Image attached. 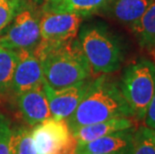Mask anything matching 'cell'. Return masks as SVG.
Wrapping results in <instances>:
<instances>
[{
    "label": "cell",
    "mask_w": 155,
    "mask_h": 154,
    "mask_svg": "<svg viewBox=\"0 0 155 154\" xmlns=\"http://www.w3.org/2000/svg\"><path fill=\"white\" fill-rule=\"evenodd\" d=\"M34 53L41 62L44 82L53 89L72 86L92 75L76 37L57 43L41 41Z\"/></svg>",
    "instance_id": "cell-1"
},
{
    "label": "cell",
    "mask_w": 155,
    "mask_h": 154,
    "mask_svg": "<svg viewBox=\"0 0 155 154\" xmlns=\"http://www.w3.org/2000/svg\"><path fill=\"white\" fill-rule=\"evenodd\" d=\"M122 117H133L132 110L122 95L119 85L107 74H101L91 80L76 110L65 121L73 132L81 126Z\"/></svg>",
    "instance_id": "cell-2"
},
{
    "label": "cell",
    "mask_w": 155,
    "mask_h": 154,
    "mask_svg": "<svg viewBox=\"0 0 155 154\" xmlns=\"http://www.w3.org/2000/svg\"><path fill=\"white\" fill-rule=\"evenodd\" d=\"M91 74H110L117 71L124 61V46L118 36L100 23L85 25L78 36Z\"/></svg>",
    "instance_id": "cell-3"
},
{
    "label": "cell",
    "mask_w": 155,
    "mask_h": 154,
    "mask_svg": "<svg viewBox=\"0 0 155 154\" xmlns=\"http://www.w3.org/2000/svg\"><path fill=\"white\" fill-rule=\"evenodd\" d=\"M119 88L133 117L143 120L155 93V64L141 58L128 65L122 74Z\"/></svg>",
    "instance_id": "cell-4"
},
{
    "label": "cell",
    "mask_w": 155,
    "mask_h": 154,
    "mask_svg": "<svg viewBox=\"0 0 155 154\" xmlns=\"http://www.w3.org/2000/svg\"><path fill=\"white\" fill-rule=\"evenodd\" d=\"M0 35V46L34 51L41 42L40 18L30 8H20Z\"/></svg>",
    "instance_id": "cell-5"
},
{
    "label": "cell",
    "mask_w": 155,
    "mask_h": 154,
    "mask_svg": "<svg viewBox=\"0 0 155 154\" xmlns=\"http://www.w3.org/2000/svg\"><path fill=\"white\" fill-rule=\"evenodd\" d=\"M31 134L37 154H57L75 140L66 121L53 117L36 124Z\"/></svg>",
    "instance_id": "cell-6"
},
{
    "label": "cell",
    "mask_w": 155,
    "mask_h": 154,
    "mask_svg": "<svg viewBox=\"0 0 155 154\" xmlns=\"http://www.w3.org/2000/svg\"><path fill=\"white\" fill-rule=\"evenodd\" d=\"M83 17L68 12H44L40 18L41 41L57 43L77 36Z\"/></svg>",
    "instance_id": "cell-7"
},
{
    "label": "cell",
    "mask_w": 155,
    "mask_h": 154,
    "mask_svg": "<svg viewBox=\"0 0 155 154\" xmlns=\"http://www.w3.org/2000/svg\"><path fill=\"white\" fill-rule=\"evenodd\" d=\"M90 78L72 86L53 89L43 81V90L47 97L51 116L56 119L66 120L76 110L90 85Z\"/></svg>",
    "instance_id": "cell-8"
},
{
    "label": "cell",
    "mask_w": 155,
    "mask_h": 154,
    "mask_svg": "<svg viewBox=\"0 0 155 154\" xmlns=\"http://www.w3.org/2000/svg\"><path fill=\"white\" fill-rule=\"evenodd\" d=\"M18 52V61L16 64L11 88L19 95L23 92L43 84L44 77L41 62L34 51L20 50Z\"/></svg>",
    "instance_id": "cell-9"
},
{
    "label": "cell",
    "mask_w": 155,
    "mask_h": 154,
    "mask_svg": "<svg viewBox=\"0 0 155 154\" xmlns=\"http://www.w3.org/2000/svg\"><path fill=\"white\" fill-rule=\"evenodd\" d=\"M18 107L26 123L30 126H35L52 117L43 84L19 94Z\"/></svg>",
    "instance_id": "cell-10"
},
{
    "label": "cell",
    "mask_w": 155,
    "mask_h": 154,
    "mask_svg": "<svg viewBox=\"0 0 155 154\" xmlns=\"http://www.w3.org/2000/svg\"><path fill=\"white\" fill-rule=\"evenodd\" d=\"M134 131L127 129L109 134L76 147V154L83 152L100 154H131L133 149Z\"/></svg>",
    "instance_id": "cell-11"
},
{
    "label": "cell",
    "mask_w": 155,
    "mask_h": 154,
    "mask_svg": "<svg viewBox=\"0 0 155 154\" xmlns=\"http://www.w3.org/2000/svg\"><path fill=\"white\" fill-rule=\"evenodd\" d=\"M133 127L134 123L132 120L126 117H122V118H113L81 126L71 133L76 141L77 146H81L109 134L118 132V131L132 129Z\"/></svg>",
    "instance_id": "cell-12"
},
{
    "label": "cell",
    "mask_w": 155,
    "mask_h": 154,
    "mask_svg": "<svg viewBox=\"0 0 155 154\" xmlns=\"http://www.w3.org/2000/svg\"><path fill=\"white\" fill-rule=\"evenodd\" d=\"M154 0H108L101 11H104L109 17L120 22L121 24L131 27Z\"/></svg>",
    "instance_id": "cell-13"
},
{
    "label": "cell",
    "mask_w": 155,
    "mask_h": 154,
    "mask_svg": "<svg viewBox=\"0 0 155 154\" xmlns=\"http://www.w3.org/2000/svg\"><path fill=\"white\" fill-rule=\"evenodd\" d=\"M108 0H46L44 12H68L87 17L101 11Z\"/></svg>",
    "instance_id": "cell-14"
},
{
    "label": "cell",
    "mask_w": 155,
    "mask_h": 154,
    "mask_svg": "<svg viewBox=\"0 0 155 154\" xmlns=\"http://www.w3.org/2000/svg\"><path fill=\"white\" fill-rule=\"evenodd\" d=\"M130 29L142 48L151 51L155 47V0Z\"/></svg>",
    "instance_id": "cell-15"
},
{
    "label": "cell",
    "mask_w": 155,
    "mask_h": 154,
    "mask_svg": "<svg viewBox=\"0 0 155 154\" xmlns=\"http://www.w3.org/2000/svg\"><path fill=\"white\" fill-rule=\"evenodd\" d=\"M17 61V51L0 46V93H4L11 88Z\"/></svg>",
    "instance_id": "cell-16"
},
{
    "label": "cell",
    "mask_w": 155,
    "mask_h": 154,
    "mask_svg": "<svg viewBox=\"0 0 155 154\" xmlns=\"http://www.w3.org/2000/svg\"><path fill=\"white\" fill-rule=\"evenodd\" d=\"M13 154H37L31 130L26 127H18L12 131Z\"/></svg>",
    "instance_id": "cell-17"
},
{
    "label": "cell",
    "mask_w": 155,
    "mask_h": 154,
    "mask_svg": "<svg viewBox=\"0 0 155 154\" xmlns=\"http://www.w3.org/2000/svg\"><path fill=\"white\" fill-rule=\"evenodd\" d=\"M131 154H155V143L148 127L142 126L134 131L133 149Z\"/></svg>",
    "instance_id": "cell-18"
},
{
    "label": "cell",
    "mask_w": 155,
    "mask_h": 154,
    "mask_svg": "<svg viewBox=\"0 0 155 154\" xmlns=\"http://www.w3.org/2000/svg\"><path fill=\"white\" fill-rule=\"evenodd\" d=\"M12 131L9 119L0 113V154H13Z\"/></svg>",
    "instance_id": "cell-19"
},
{
    "label": "cell",
    "mask_w": 155,
    "mask_h": 154,
    "mask_svg": "<svg viewBox=\"0 0 155 154\" xmlns=\"http://www.w3.org/2000/svg\"><path fill=\"white\" fill-rule=\"evenodd\" d=\"M20 8V0H0V31L10 23Z\"/></svg>",
    "instance_id": "cell-20"
},
{
    "label": "cell",
    "mask_w": 155,
    "mask_h": 154,
    "mask_svg": "<svg viewBox=\"0 0 155 154\" xmlns=\"http://www.w3.org/2000/svg\"><path fill=\"white\" fill-rule=\"evenodd\" d=\"M144 123L145 126L148 128L155 130V93L153 95L152 99H151L149 106L146 110V114L144 117Z\"/></svg>",
    "instance_id": "cell-21"
},
{
    "label": "cell",
    "mask_w": 155,
    "mask_h": 154,
    "mask_svg": "<svg viewBox=\"0 0 155 154\" xmlns=\"http://www.w3.org/2000/svg\"><path fill=\"white\" fill-rule=\"evenodd\" d=\"M149 129H150V128H149ZM150 133H151V137H152L153 141H154V143H155V130L150 129Z\"/></svg>",
    "instance_id": "cell-22"
},
{
    "label": "cell",
    "mask_w": 155,
    "mask_h": 154,
    "mask_svg": "<svg viewBox=\"0 0 155 154\" xmlns=\"http://www.w3.org/2000/svg\"><path fill=\"white\" fill-rule=\"evenodd\" d=\"M78 154H100V153H91V152H83V153H78Z\"/></svg>",
    "instance_id": "cell-23"
},
{
    "label": "cell",
    "mask_w": 155,
    "mask_h": 154,
    "mask_svg": "<svg viewBox=\"0 0 155 154\" xmlns=\"http://www.w3.org/2000/svg\"><path fill=\"white\" fill-rule=\"evenodd\" d=\"M151 52H152V53H153V54L155 55V47H154V48L152 49V50H151Z\"/></svg>",
    "instance_id": "cell-24"
}]
</instances>
